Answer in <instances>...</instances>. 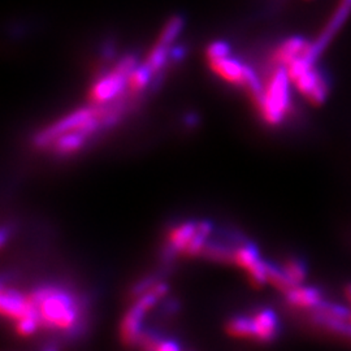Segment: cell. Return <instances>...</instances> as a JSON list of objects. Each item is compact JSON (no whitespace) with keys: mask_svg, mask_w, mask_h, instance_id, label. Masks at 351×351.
Masks as SVG:
<instances>
[{"mask_svg":"<svg viewBox=\"0 0 351 351\" xmlns=\"http://www.w3.org/2000/svg\"><path fill=\"white\" fill-rule=\"evenodd\" d=\"M39 324L46 329L71 332L80 322V308L72 295L60 289H39L30 294Z\"/></svg>","mask_w":351,"mask_h":351,"instance_id":"obj_1","label":"cell"},{"mask_svg":"<svg viewBox=\"0 0 351 351\" xmlns=\"http://www.w3.org/2000/svg\"><path fill=\"white\" fill-rule=\"evenodd\" d=\"M117 117L119 111H116L114 108H101V106L78 110L75 112L66 114L60 121L40 132L36 137V145L40 147L50 146L53 139L69 132H81L90 136L101 126L114 123Z\"/></svg>","mask_w":351,"mask_h":351,"instance_id":"obj_2","label":"cell"},{"mask_svg":"<svg viewBox=\"0 0 351 351\" xmlns=\"http://www.w3.org/2000/svg\"><path fill=\"white\" fill-rule=\"evenodd\" d=\"M291 81L284 66L274 65L271 75L263 85V94L256 107L262 119L269 125H278L290 112Z\"/></svg>","mask_w":351,"mask_h":351,"instance_id":"obj_3","label":"cell"},{"mask_svg":"<svg viewBox=\"0 0 351 351\" xmlns=\"http://www.w3.org/2000/svg\"><path fill=\"white\" fill-rule=\"evenodd\" d=\"M310 50V49H308ZM287 69L291 85L313 104L324 103L329 94V82L324 73L316 66L307 52L284 66Z\"/></svg>","mask_w":351,"mask_h":351,"instance_id":"obj_4","label":"cell"},{"mask_svg":"<svg viewBox=\"0 0 351 351\" xmlns=\"http://www.w3.org/2000/svg\"><path fill=\"white\" fill-rule=\"evenodd\" d=\"M136 66L137 60L132 55L117 62L112 71L94 82L88 93L90 101L94 106H104L119 98L128 88V75Z\"/></svg>","mask_w":351,"mask_h":351,"instance_id":"obj_5","label":"cell"},{"mask_svg":"<svg viewBox=\"0 0 351 351\" xmlns=\"http://www.w3.org/2000/svg\"><path fill=\"white\" fill-rule=\"evenodd\" d=\"M211 232L208 223H185L173 228L168 234V246L173 252L189 256L198 255L206 245V239Z\"/></svg>","mask_w":351,"mask_h":351,"instance_id":"obj_6","label":"cell"},{"mask_svg":"<svg viewBox=\"0 0 351 351\" xmlns=\"http://www.w3.org/2000/svg\"><path fill=\"white\" fill-rule=\"evenodd\" d=\"M167 287L164 284H158L152 288L147 289V293H145L136 304L129 310L125 315L123 324H121V339L126 345L136 343L141 339V324L145 314L154 307V304L165 295Z\"/></svg>","mask_w":351,"mask_h":351,"instance_id":"obj_7","label":"cell"},{"mask_svg":"<svg viewBox=\"0 0 351 351\" xmlns=\"http://www.w3.org/2000/svg\"><path fill=\"white\" fill-rule=\"evenodd\" d=\"M233 262L239 268L245 269L250 277L251 282L256 287H262L268 282L267 278V263L262 262L258 251L251 246H242L233 252Z\"/></svg>","mask_w":351,"mask_h":351,"instance_id":"obj_8","label":"cell"},{"mask_svg":"<svg viewBox=\"0 0 351 351\" xmlns=\"http://www.w3.org/2000/svg\"><path fill=\"white\" fill-rule=\"evenodd\" d=\"M208 65H210V69L219 78L224 80L232 85L243 86L249 65L241 63L239 60L232 58L230 55L208 60Z\"/></svg>","mask_w":351,"mask_h":351,"instance_id":"obj_9","label":"cell"},{"mask_svg":"<svg viewBox=\"0 0 351 351\" xmlns=\"http://www.w3.org/2000/svg\"><path fill=\"white\" fill-rule=\"evenodd\" d=\"M34 310V304L29 297H24L14 290H4L0 297V311L4 317H8L13 322L21 319L23 316L32 313Z\"/></svg>","mask_w":351,"mask_h":351,"instance_id":"obj_10","label":"cell"},{"mask_svg":"<svg viewBox=\"0 0 351 351\" xmlns=\"http://www.w3.org/2000/svg\"><path fill=\"white\" fill-rule=\"evenodd\" d=\"M313 43L307 42L301 37H293L285 39L281 45L274 51L272 64L278 66H287L288 64L304 55Z\"/></svg>","mask_w":351,"mask_h":351,"instance_id":"obj_11","label":"cell"},{"mask_svg":"<svg viewBox=\"0 0 351 351\" xmlns=\"http://www.w3.org/2000/svg\"><path fill=\"white\" fill-rule=\"evenodd\" d=\"M287 301L295 308L302 310H315L323 300V294L320 290L315 288H307L297 285L285 293Z\"/></svg>","mask_w":351,"mask_h":351,"instance_id":"obj_12","label":"cell"},{"mask_svg":"<svg viewBox=\"0 0 351 351\" xmlns=\"http://www.w3.org/2000/svg\"><path fill=\"white\" fill-rule=\"evenodd\" d=\"M254 326V339L271 341L276 336L278 324L277 317L272 310H261L251 317Z\"/></svg>","mask_w":351,"mask_h":351,"instance_id":"obj_13","label":"cell"},{"mask_svg":"<svg viewBox=\"0 0 351 351\" xmlns=\"http://www.w3.org/2000/svg\"><path fill=\"white\" fill-rule=\"evenodd\" d=\"M88 137V136L81 133V132H69V133H64L58 138L53 139V142L51 143L50 146L58 154H62V155L73 154L85 145Z\"/></svg>","mask_w":351,"mask_h":351,"instance_id":"obj_14","label":"cell"},{"mask_svg":"<svg viewBox=\"0 0 351 351\" xmlns=\"http://www.w3.org/2000/svg\"><path fill=\"white\" fill-rule=\"evenodd\" d=\"M154 73L151 72L150 68L143 64V65H137L130 75H128V91L132 94H137L143 91L146 86L151 82Z\"/></svg>","mask_w":351,"mask_h":351,"instance_id":"obj_15","label":"cell"},{"mask_svg":"<svg viewBox=\"0 0 351 351\" xmlns=\"http://www.w3.org/2000/svg\"><path fill=\"white\" fill-rule=\"evenodd\" d=\"M184 25H185V21L180 16H175V17L169 19L159 34L158 43L172 47L177 37L181 34Z\"/></svg>","mask_w":351,"mask_h":351,"instance_id":"obj_16","label":"cell"},{"mask_svg":"<svg viewBox=\"0 0 351 351\" xmlns=\"http://www.w3.org/2000/svg\"><path fill=\"white\" fill-rule=\"evenodd\" d=\"M169 49L171 47L164 46V45H160V43L156 42L155 47L149 52L145 64L150 68V71L154 75L160 72L165 66L167 62L169 60V58H171V50Z\"/></svg>","mask_w":351,"mask_h":351,"instance_id":"obj_17","label":"cell"},{"mask_svg":"<svg viewBox=\"0 0 351 351\" xmlns=\"http://www.w3.org/2000/svg\"><path fill=\"white\" fill-rule=\"evenodd\" d=\"M226 332L229 336L234 339H254V326L252 320L247 317H237L229 322L226 326Z\"/></svg>","mask_w":351,"mask_h":351,"instance_id":"obj_18","label":"cell"},{"mask_svg":"<svg viewBox=\"0 0 351 351\" xmlns=\"http://www.w3.org/2000/svg\"><path fill=\"white\" fill-rule=\"evenodd\" d=\"M282 271L285 272V275L289 277V280L297 287L301 285L302 281L306 278L307 275V269L306 265L302 263L301 261L297 259H291L284 264Z\"/></svg>","mask_w":351,"mask_h":351,"instance_id":"obj_19","label":"cell"},{"mask_svg":"<svg viewBox=\"0 0 351 351\" xmlns=\"http://www.w3.org/2000/svg\"><path fill=\"white\" fill-rule=\"evenodd\" d=\"M206 55H207V60L224 58V56L230 55V47H229V45H228L226 42H224V40H216V42H213V43L207 47Z\"/></svg>","mask_w":351,"mask_h":351,"instance_id":"obj_20","label":"cell"},{"mask_svg":"<svg viewBox=\"0 0 351 351\" xmlns=\"http://www.w3.org/2000/svg\"><path fill=\"white\" fill-rule=\"evenodd\" d=\"M346 293H348V297H349V300L351 301V285H349L348 289H346Z\"/></svg>","mask_w":351,"mask_h":351,"instance_id":"obj_21","label":"cell"},{"mask_svg":"<svg viewBox=\"0 0 351 351\" xmlns=\"http://www.w3.org/2000/svg\"><path fill=\"white\" fill-rule=\"evenodd\" d=\"M350 322H351V316H350Z\"/></svg>","mask_w":351,"mask_h":351,"instance_id":"obj_22","label":"cell"}]
</instances>
